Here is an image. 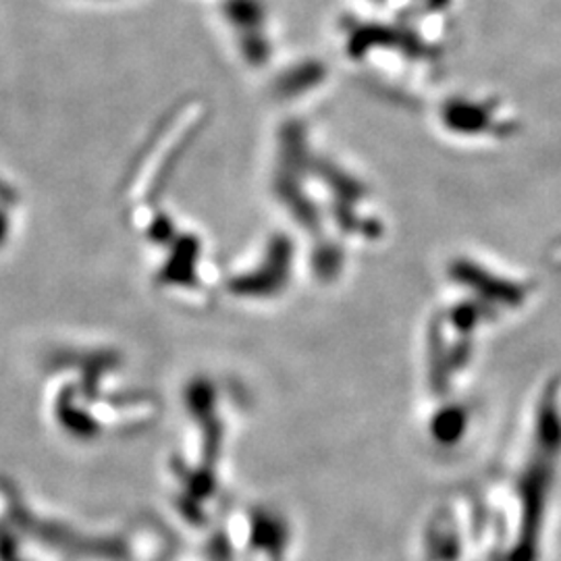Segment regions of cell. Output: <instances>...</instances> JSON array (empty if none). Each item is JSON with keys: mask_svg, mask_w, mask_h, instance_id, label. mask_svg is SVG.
<instances>
[{"mask_svg": "<svg viewBox=\"0 0 561 561\" xmlns=\"http://www.w3.org/2000/svg\"><path fill=\"white\" fill-rule=\"evenodd\" d=\"M439 121L445 131L470 140L486 136L502 138L503 131H512L514 127V121L507 119L500 102L477 101L468 96H454L443 102Z\"/></svg>", "mask_w": 561, "mask_h": 561, "instance_id": "obj_1", "label": "cell"}]
</instances>
